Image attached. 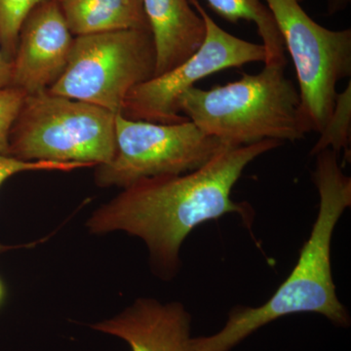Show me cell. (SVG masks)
Returning <instances> with one entry per match:
<instances>
[{
	"label": "cell",
	"mask_w": 351,
	"mask_h": 351,
	"mask_svg": "<svg viewBox=\"0 0 351 351\" xmlns=\"http://www.w3.org/2000/svg\"><path fill=\"white\" fill-rule=\"evenodd\" d=\"M27 94L15 87L0 89V154L8 156L9 135Z\"/></svg>",
	"instance_id": "2e32d148"
},
{
	"label": "cell",
	"mask_w": 351,
	"mask_h": 351,
	"mask_svg": "<svg viewBox=\"0 0 351 351\" xmlns=\"http://www.w3.org/2000/svg\"><path fill=\"white\" fill-rule=\"evenodd\" d=\"M351 0H328V13L330 15L341 12L350 5Z\"/></svg>",
	"instance_id": "d6986e66"
},
{
	"label": "cell",
	"mask_w": 351,
	"mask_h": 351,
	"mask_svg": "<svg viewBox=\"0 0 351 351\" xmlns=\"http://www.w3.org/2000/svg\"><path fill=\"white\" fill-rule=\"evenodd\" d=\"M12 63L6 59L0 49V89L11 86Z\"/></svg>",
	"instance_id": "ac0fdd59"
},
{
	"label": "cell",
	"mask_w": 351,
	"mask_h": 351,
	"mask_svg": "<svg viewBox=\"0 0 351 351\" xmlns=\"http://www.w3.org/2000/svg\"><path fill=\"white\" fill-rule=\"evenodd\" d=\"M45 0H0V49L11 63L21 29L32 11Z\"/></svg>",
	"instance_id": "9a60e30c"
},
{
	"label": "cell",
	"mask_w": 351,
	"mask_h": 351,
	"mask_svg": "<svg viewBox=\"0 0 351 351\" xmlns=\"http://www.w3.org/2000/svg\"><path fill=\"white\" fill-rule=\"evenodd\" d=\"M282 144L265 140L226 147L193 172L134 182L95 210L86 223L88 232H122L143 240L154 271L170 280L181 267L182 245L196 226L226 214H239L249 225L253 210L233 200L232 189L252 161Z\"/></svg>",
	"instance_id": "6da1fadb"
},
{
	"label": "cell",
	"mask_w": 351,
	"mask_h": 351,
	"mask_svg": "<svg viewBox=\"0 0 351 351\" xmlns=\"http://www.w3.org/2000/svg\"><path fill=\"white\" fill-rule=\"evenodd\" d=\"M56 1H60V0H56Z\"/></svg>",
	"instance_id": "44dd1931"
},
{
	"label": "cell",
	"mask_w": 351,
	"mask_h": 351,
	"mask_svg": "<svg viewBox=\"0 0 351 351\" xmlns=\"http://www.w3.org/2000/svg\"><path fill=\"white\" fill-rule=\"evenodd\" d=\"M191 324V313L181 302L138 298L90 328L123 339L131 351H195Z\"/></svg>",
	"instance_id": "30bf717a"
},
{
	"label": "cell",
	"mask_w": 351,
	"mask_h": 351,
	"mask_svg": "<svg viewBox=\"0 0 351 351\" xmlns=\"http://www.w3.org/2000/svg\"><path fill=\"white\" fill-rule=\"evenodd\" d=\"M69 32L75 36L149 29L144 0H60Z\"/></svg>",
	"instance_id": "7c38bea8"
},
{
	"label": "cell",
	"mask_w": 351,
	"mask_h": 351,
	"mask_svg": "<svg viewBox=\"0 0 351 351\" xmlns=\"http://www.w3.org/2000/svg\"><path fill=\"white\" fill-rule=\"evenodd\" d=\"M315 156L311 178L319 195V210L294 269L262 306H235L218 332L193 337L195 351H232L261 328L292 314H320L336 326L350 327V313L332 279L331 246L337 223L351 206V178L332 149Z\"/></svg>",
	"instance_id": "7a4b0ae2"
},
{
	"label": "cell",
	"mask_w": 351,
	"mask_h": 351,
	"mask_svg": "<svg viewBox=\"0 0 351 351\" xmlns=\"http://www.w3.org/2000/svg\"><path fill=\"white\" fill-rule=\"evenodd\" d=\"M117 115L48 91L27 95L11 128L8 156L86 167L108 164L117 152Z\"/></svg>",
	"instance_id": "277c9868"
},
{
	"label": "cell",
	"mask_w": 351,
	"mask_h": 351,
	"mask_svg": "<svg viewBox=\"0 0 351 351\" xmlns=\"http://www.w3.org/2000/svg\"><path fill=\"white\" fill-rule=\"evenodd\" d=\"M214 12L228 22H253L263 39L265 64H287L282 36L274 16L262 0H206Z\"/></svg>",
	"instance_id": "4fadbf2b"
},
{
	"label": "cell",
	"mask_w": 351,
	"mask_h": 351,
	"mask_svg": "<svg viewBox=\"0 0 351 351\" xmlns=\"http://www.w3.org/2000/svg\"><path fill=\"white\" fill-rule=\"evenodd\" d=\"M286 64H265L257 75L204 90L191 87L179 99L180 112L228 147L265 140L297 142L306 137L299 90Z\"/></svg>",
	"instance_id": "3957f363"
},
{
	"label": "cell",
	"mask_w": 351,
	"mask_h": 351,
	"mask_svg": "<svg viewBox=\"0 0 351 351\" xmlns=\"http://www.w3.org/2000/svg\"><path fill=\"white\" fill-rule=\"evenodd\" d=\"M189 2L204 20L206 34L202 45L184 63L134 87L120 113L124 117L162 124L186 121L189 119L180 112L179 99L196 82L226 69L265 63L263 44L228 34L210 17L199 0Z\"/></svg>",
	"instance_id": "ba28073f"
},
{
	"label": "cell",
	"mask_w": 351,
	"mask_h": 351,
	"mask_svg": "<svg viewBox=\"0 0 351 351\" xmlns=\"http://www.w3.org/2000/svg\"><path fill=\"white\" fill-rule=\"evenodd\" d=\"M4 297V288L3 285H2L1 281H0V304H1L2 300H3Z\"/></svg>",
	"instance_id": "ffe728a7"
},
{
	"label": "cell",
	"mask_w": 351,
	"mask_h": 351,
	"mask_svg": "<svg viewBox=\"0 0 351 351\" xmlns=\"http://www.w3.org/2000/svg\"><path fill=\"white\" fill-rule=\"evenodd\" d=\"M350 128H351V84L341 93H338L336 104L331 117L328 120L326 126L320 133L318 142L313 145L309 156L324 151L332 149L337 154L341 152L345 154L346 160L350 158Z\"/></svg>",
	"instance_id": "5bb4252c"
},
{
	"label": "cell",
	"mask_w": 351,
	"mask_h": 351,
	"mask_svg": "<svg viewBox=\"0 0 351 351\" xmlns=\"http://www.w3.org/2000/svg\"><path fill=\"white\" fill-rule=\"evenodd\" d=\"M144 7L156 47L157 76L193 56L204 41L206 27L189 0H144Z\"/></svg>",
	"instance_id": "8fae6325"
},
{
	"label": "cell",
	"mask_w": 351,
	"mask_h": 351,
	"mask_svg": "<svg viewBox=\"0 0 351 351\" xmlns=\"http://www.w3.org/2000/svg\"><path fill=\"white\" fill-rule=\"evenodd\" d=\"M115 137L112 160L96 166L95 182L100 188L123 189L147 178L193 172L228 147L189 120L154 123L120 113L115 117Z\"/></svg>",
	"instance_id": "52a82bcc"
},
{
	"label": "cell",
	"mask_w": 351,
	"mask_h": 351,
	"mask_svg": "<svg viewBox=\"0 0 351 351\" xmlns=\"http://www.w3.org/2000/svg\"><path fill=\"white\" fill-rule=\"evenodd\" d=\"M299 82L304 130L320 134L336 104L337 84L351 75V29L332 31L311 19L302 0H265Z\"/></svg>",
	"instance_id": "8992f818"
},
{
	"label": "cell",
	"mask_w": 351,
	"mask_h": 351,
	"mask_svg": "<svg viewBox=\"0 0 351 351\" xmlns=\"http://www.w3.org/2000/svg\"><path fill=\"white\" fill-rule=\"evenodd\" d=\"M73 39L59 2L36 6L21 29L11 86L27 95L48 91L66 68Z\"/></svg>",
	"instance_id": "9c48e42d"
},
{
	"label": "cell",
	"mask_w": 351,
	"mask_h": 351,
	"mask_svg": "<svg viewBox=\"0 0 351 351\" xmlns=\"http://www.w3.org/2000/svg\"><path fill=\"white\" fill-rule=\"evenodd\" d=\"M86 166L80 163H59L52 161H23L15 157L0 154V186L9 178L19 173L31 171H71L85 168ZM11 247L0 244V252L8 250Z\"/></svg>",
	"instance_id": "e0dca14e"
},
{
	"label": "cell",
	"mask_w": 351,
	"mask_h": 351,
	"mask_svg": "<svg viewBox=\"0 0 351 351\" xmlns=\"http://www.w3.org/2000/svg\"><path fill=\"white\" fill-rule=\"evenodd\" d=\"M156 66L151 31L75 36L66 68L48 92L119 114L127 95L154 77Z\"/></svg>",
	"instance_id": "5b68a950"
}]
</instances>
